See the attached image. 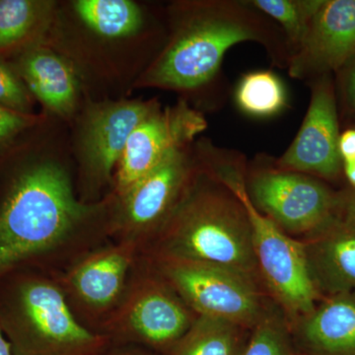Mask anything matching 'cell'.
<instances>
[{"label":"cell","instance_id":"cell-7","mask_svg":"<svg viewBox=\"0 0 355 355\" xmlns=\"http://www.w3.org/2000/svg\"><path fill=\"white\" fill-rule=\"evenodd\" d=\"M141 254L197 316L252 329L265 312L256 280L244 273L205 261Z\"/></svg>","mask_w":355,"mask_h":355},{"label":"cell","instance_id":"cell-31","mask_svg":"<svg viewBox=\"0 0 355 355\" xmlns=\"http://www.w3.org/2000/svg\"><path fill=\"white\" fill-rule=\"evenodd\" d=\"M343 170L349 180V184L355 189V161L343 163Z\"/></svg>","mask_w":355,"mask_h":355},{"label":"cell","instance_id":"cell-11","mask_svg":"<svg viewBox=\"0 0 355 355\" xmlns=\"http://www.w3.org/2000/svg\"><path fill=\"white\" fill-rule=\"evenodd\" d=\"M158 107L154 100L92 103L86 107L77 130L76 149L84 179L93 188L113 183L130 135Z\"/></svg>","mask_w":355,"mask_h":355},{"label":"cell","instance_id":"cell-12","mask_svg":"<svg viewBox=\"0 0 355 355\" xmlns=\"http://www.w3.org/2000/svg\"><path fill=\"white\" fill-rule=\"evenodd\" d=\"M202 114L179 101L158 107L135 128L113 178L114 198H120L173 151L190 146L207 128Z\"/></svg>","mask_w":355,"mask_h":355},{"label":"cell","instance_id":"cell-16","mask_svg":"<svg viewBox=\"0 0 355 355\" xmlns=\"http://www.w3.org/2000/svg\"><path fill=\"white\" fill-rule=\"evenodd\" d=\"M313 284L329 296L355 293V227L335 219L303 242Z\"/></svg>","mask_w":355,"mask_h":355},{"label":"cell","instance_id":"cell-20","mask_svg":"<svg viewBox=\"0 0 355 355\" xmlns=\"http://www.w3.org/2000/svg\"><path fill=\"white\" fill-rule=\"evenodd\" d=\"M244 329L214 318L198 316L165 355H237Z\"/></svg>","mask_w":355,"mask_h":355},{"label":"cell","instance_id":"cell-24","mask_svg":"<svg viewBox=\"0 0 355 355\" xmlns=\"http://www.w3.org/2000/svg\"><path fill=\"white\" fill-rule=\"evenodd\" d=\"M34 97L10 62L0 58V106L33 114Z\"/></svg>","mask_w":355,"mask_h":355},{"label":"cell","instance_id":"cell-29","mask_svg":"<svg viewBox=\"0 0 355 355\" xmlns=\"http://www.w3.org/2000/svg\"><path fill=\"white\" fill-rule=\"evenodd\" d=\"M343 221L355 227V191L343 203Z\"/></svg>","mask_w":355,"mask_h":355},{"label":"cell","instance_id":"cell-15","mask_svg":"<svg viewBox=\"0 0 355 355\" xmlns=\"http://www.w3.org/2000/svg\"><path fill=\"white\" fill-rule=\"evenodd\" d=\"M10 62L44 109L62 118L76 113L80 81L69 60L41 42L21 51Z\"/></svg>","mask_w":355,"mask_h":355},{"label":"cell","instance_id":"cell-6","mask_svg":"<svg viewBox=\"0 0 355 355\" xmlns=\"http://www.w3.org/2000/svg\"><path fill=\"white\" fill-rule=\"evenodd\" d=\"M133 270L120 304L100 328L112 345H135L165 355L197 315L146 261Z\"/></svg>","mask_w":355,"mask_h":355},{"label":"cell","instance_id":"cell-8","mask_svg":"<svg viewBox=\"0 0 355 355\" xmlns=\"http://www.w3.org/2000/svg\"><path fill=\"white\" fill-rule=\"evenodd\" d=\"M188 146L177 149L120 198H114L109 233L141 249L164 225L198 171Z\"/></svg>","mask_w":355,"mask_h":355},{"label":"cell","instance_id":"cell-2","mask_svg":"<svg viewBox=\"0 0 355 355\" xmlns=\"http://www.w3.org/2000/svg\"><path fill=\"white\" fill-rule=\"evenodd\" d=\"M151 241L153 250L141 253L216 263L256 282L261 279L246 209L207 168H198L176 209Z\"/></svg>","mask_w":355,"mask_h":355},{"label":"cell","instance_id":"cell-22","mask_svg":"<svg viewBox=\"0 0 355 355\" xmlns=\"http://www.w3.org/2000/svg\"><path fill=\"white\" fill-rule=\"evenodd\" d=\"M289 329L287 318L279 306H266L237 355H295Z\"/></svg>","mask_w":355,"mask_h":355},{"label":"cell","instance_id":"cell-19","mask_svg":"<svg viewBox=\"0 0 355 355\" xmlns=\"http://www.w3.org/2000/svg\"><path fill=\"white\" fill-rule=\"evenodd\" d=\"M74 12L90 31L108 40L125 39L144 24V13L130 0H78Z\"/></svg>","mask_w":355,"mask_h":355},{"label":"cell","instance_id":"cell-13","mask_svg":"<svg viewBox=\"0 0 355 355\" xmlns=\"http://www.w3.org/2000/svg\"><path fill=\"white\" fill-rule=\"evenodd\" d=\"M338 111L329 74L314 83L309 108L298 135L280 157V169L334 180L343 170L338 151Z\"/></svg>","mask_w":355,"mask_h":355},{"label":"cell","instance_id":"cell-10","mask_svg":"<svg viewBox=\"0 0 355 355\" xmlns=\"http://www.w3.org/2000/svg\"><path fill=\"white\" fill-rule=\"evenodd\" d=\"M141 251L137 243L118 241L83 253L57 277L77 317L96 320L98 333L125 295Z\"/></svg>","mask_w":355,"mask_h":355},{"label":"cell","instance_id":"cell-1","mask_svg":"<svg viewBox=\"0 0 355 355\" xmlns=\"http://www.w3.org/2000/svg\"><path fill=\"white\" fill-rule=\"evenodd\" d=\"M36 128L0 155V275L41 268L114 205L112 195L100 202L78 200L69 171L46 153Z\"/></svg>","mask_w":355,"mask_h":355},{"label":"cell","instance_id":"cell-21","mask_svg":"<svg viewBox=\"0 0 355 355\" xmlns=\"http://www.w3.org/2000/svg\"><path fill=\"white\" fill-rule=\"evenodd\" d=\"M236 102L245 114L256 118H268L286 106V87L279 76L270 71H254L243 76Z\"/></svg>","mask_w":355,"mask_h":355},{"label":"cell","instance_id":"cell-25","mask_svg":"<svg viewBox=\"0 0 355 355\" xmlns=\"http://www.w3.org/2000/svg\"><path fill=\"white\" fill-rule=\"evenodd\" d=\"M43 121V116L22 114L0 106V155Z\"/></svg>","mask_w":355,"mask_h":355},{"label":"cell","instance_id":"cell-14","mask_svg":"<svg viewBox=\"0 0 355 355\" xmlns=\"http://www.w3.org/2000/svg\"><path fill=\"white\" fill-rule=\"evenodd\" d=\"M355 58V0H324L300 48L292 55L291 76H326Z\"/></svg>","mask_w":355,"mask_h":355},{"label":"cell","instance_id":"cell-18","mask_svg":"<svg viewBox=\"0 0 355 355\" xmlns=\"http://www.w3.org/2000/svg\"><path fill=\"white\" fill-rule=\"evenodd\" d=\"M55 7L49 0H0V58L16 57L43 42Z\"/></svg>","mask_w":355,"mask_h":355},{"label":"cell","instance_id":"cell-23","mask_svg":"<svg viewBox=\"0 0 355 355\" xmlns=\"http://www.w3.org/2000/svg\"><path fill=\"white\" fill-rule=\"evenodd\" d=\"M323 1L324 0H254L250 6L254 7L257 11H261L270 16L282 26L295 53L304 41L311 21Z\"/></svg>","mask_w":355,"mask_h":355},{"label":"cell","instance_id":"cell-28","mask_svg":"<svg viewBox=\"0 0 355 355\" xmlns=\"http://www.w3.org/2000/svg\"><path fill=\"white\" fill-rule=\"evenodd\" d=\"M99 355H158L153 350L135 345H111Z\"/></svg>","mask_w":355,"mask_h":355},{"label":"cell","instance_id":"cell-5","mask_svg":"<svg viewBox=\"0 0 355 355\" xmlns=\"http://www.w3.org/2000/svg\"><path fill=\"white\" fill-rule=\"evenodd\" d=\"M209 156L205 167L239 198L246 209L259 275L288 321H297L318 304L303 242L293 239L257 209L248 195L238 161Z\"/></svg>","mask_w":355,"mask_h":355},{"label":"cell","instance_id":"cell-17","mask_svg":"<svg viewBox=\"0 0 355 355\" xmlns=\"http://www.w3.org/2000/svg\"><path fill=\"white\" fill-rule=\"evenodd\" d=\"M294 323L309 354L355 355V293L331 296Z\"/></svg>","mask_w":355,"mask_h":355},{"label":"cell","instance_id":"cell-27","mask_svg":"<svg viewBox=\"0 0 355 355\" xmlns=\"http://www.w3.org/2000/svg\"><path fill=\"white\" fill-rule=\"evenodd\" d=\"M338 151L343 163L355 161V130H347L340 133Z\"/></svg>","mask_w":355,"mask_h":355},{"label":"cell","instance_id":"cell-3","mask_svg":"<svg viewBox=\"0 0 355 355\" xmlns=\"http://www.w3.org/2000/svg\"><path fill=\"white\" fill-rule=\"evenodd\" d=\"M0 326L14 355H99L112 345L77 317L58 279L34 266L0 275Z\"/></svg>","mask_w":355,"mask_h":355},{"label":"cell","instance_id":"cell-30","mask_svg":"<svg viewBox=\"0 0 355 355\" xmlns=\"http://www.w3.org/2000/svg\"><path fill=\"white\" fill-rule=\"evenodd\" d=\"M0 355H14L12 347L7 340L1 326H0Z\"/></svg>","mask_w":355,"mask_h":355},{"label":"cell","instance_id":"cell-4","mask_svg":"<svg viewBox=\"0 0 355 355\" xmlns=\"http://www.w3.org/2000/svg\"><path fill=\"white\" fill-rule=\"evenodd\" d=\"M246 41L270 43L260 17L237 2L190 3L180 16L171 40L139 80L140 86L193 90L209 83L224 55Z\"/></svg>","mask_w":355,"mask_h":355},{"label":"cell","instance_id":"cell-9","mask_svg":"<svg viewBox=\"0 0 355 355\" xmlns=\"http://www.w3.org/2000/svg\"><path fill=\"white\" fill-rule=\"evenodd\" d=\"M248 195L263 216L288 235L312 236L335 220L340 200L322 182L286 170L254 173Z\"/></svg>","mask_w":355,"mask_h":355},{"label":"cell","instance_id":"cell-26","mask_svg":"<svg viewBox=\"0 0 355 355\" xmlns=\"http://www.w3.org/2000/svg\"><path fill=\"white\" fill-rule=\"evenodd\" d=\"M343 92L347 106L355 114V58L345 67Z\"/></svg>","mask_w":355,"mask_h":355}]
</instances>
